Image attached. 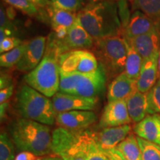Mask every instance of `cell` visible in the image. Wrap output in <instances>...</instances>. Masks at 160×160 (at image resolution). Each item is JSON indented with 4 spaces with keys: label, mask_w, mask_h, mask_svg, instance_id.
Listing matches in <instances>:
<instances>
[{
    "label": "cell",
    "mask_w": 160,
    "mask_h": 160,
    "mask_svg": "<svg viewBox=\"0 0 160 160\" xmlns=\"http://www.w3.org/2000/svg\"><path fill=\"white\" fill-rule=\"evenodd\" d=\"M93 111H72L57 113L56 124L58 127L72 131H85L97 122Z\"/></svg>",
    "instance_id": "cell-11"
},
{
    "label": "cell",
    "mask_w": 160,
    "mask_h": 160,
    "mask_svg": "<svg viewBox=\"0 0 160 160\" xmlns=\"http://www.w3.org/2000/svg\"><path fill=\"white\" fill-rule=\"evenodd\" d=\"M23 42V41L17 37H6L2 42H0V53L2 54L6 52L11 51Z\"/></svg>",
    "instance_id": "cell-32"
},
{
    "label": "cell",
    "mask_w": 160,
    "mask_h": 160,
    "mask_svg": "<svg viewBox=\"0 0 160 160\" xmlns=\"http://www.w3.org/2000/svg\"><path fill=\"white\" fill-rule=\"evenodd\" d=\"M158 59L159 53L142 61L141 71L137 79L138 91L147 93L157 82L159 78Z\"/></svg>",
    "instance_id": "cell-18"
},
{
    "label": "cell",
    "mask_w": 160,
    "mask_h": 160,
    "mask_svg": "<svg viewBox=\"0 0 160 160\" xmlns=\"http://www.w3.org/2000/svg\"><path fill=\"white\" fill-rule=\"evenodd\" d=\"M54 7L65 11L78 13L85 7L84 0H50Z\"/></svg>",
    "instance_id": "cell-31"
},
{
    "label": "cell",
    "mask_w": 160,
    "mask_h": 160,
    "mask_svg": "<svg viewBox=\"0 0 160 160\" xmlns=\"http://www.w3.org/2000/svg\"><path fill=\"white\" fill-rule=\"evenodd\" d=\"M142 160H160V146L137 137Z\"/></svg>",
    "instance_id": "cell-28"
},
{
    "label": "cell",
    "mask_w": 160,
    "mask_h": 160,
    "mask_svg": "<svg viewBox=\"0 0 160 160\" xmlns=\"http://www.w3.org/2000/svg\"><path fill=\"white\" fill-rule=\"evenodd\" d=\"M13 8L17 9L24 14L32 17L41 19L43 17L42 10L39 6L31 2L28 0H2Z\"/></svg>",
    "instance_id": "cell-26"
},
{
    "label": "cell",
    "mask_w": 160,
    "mask_h": 160,
    "mask_svg": "<svg viewBox=\"0 0 160 160\" xmlns=\"http://www.w3.org/2000/svg\"><path fill=\"white\" fill-rule=\"evenodd\" d=\"M60 56L52 40L48 37L45 55L37 68L24 77L25 84L47 97H53L59 88Z\"/></svg>",
    "instance_id": "cell-3"
},
{
    "label": "cell",
    "mask_w": 160,
    "mask_h": 160,
    "mask_svg": "<svg viewBox=\"0 0 160 160\" xmlns=\"http://www.w3.org/2000/svg\"><path fill=\"white\" fill-rule=\"evenodd\" d=\"M135 134L160 146V114H148L133 127Z\"/></svg>",
    "instance_id": "cell-20"
},
{
    "label": "cell",
    "mask_w": 160,
    "mask_h": 160,
    "mask_svg": "<svg viewBox=\"0 0 160 160\" xmlns=\"http://www.w3.org/2000/svg\"><path fill=\"white\" fill-rule=\"evenodd\" d=\"M47 41L48 38L43 36L28 41L25 53L16 66L18 71L28 73L37 68L45 55Z\"/></svg>",
    "instance_id": "cell-12"
},
{
    "label": "cell",
    "mask_w": 160,
    "mask_h": 160,
    "mask_svg": "<svg viewBox=\"0 0 160 160\" xmlns=\"http://www.w3.org/2000/svg\"><path fill=\"white\" fill-rule=\"evenodd\" d=\"M131 126L125 125L119 127L106 128L95 133L96 141L103 151L116 148L131 133Z\"/></svg>",
    "instance_id": "cell-17"
},
{
    "label": "cell",
    "mask_w": 160,
    "mask_h": 160,
    "mask_svg": "<svg viewBox=\"0 0 160 160\" xmlns=\"http://www.w3.org/2000/svg\"><path fill=\"white\" fill-rule=\"evenodd\" d=\"M105 152L108 157L110 160H127L122 153L117 148H116L107 150V151H105Z\"/></svg>",
    "instance_id": "cell-36"
},
{
    "label": "cell",
    "mask_w": 160,
    "mask_h": 160,
    "mask_svg": "<svg viewBox=\"0 0 160 160\" xmlns=\"http://www.w3.org/2000/svg\"><path fill=\"white\" fill-rule=\"evenodd\" d=\"M0 28L7 29L13 31L15 33H17V28L8 16L7 12L2 4L0 7Z\"/></svg>",
    "instance_id": "cell-34"
},
{
    "label": "cell",
    "mask_w": 160,
    "mask_h": 160,
    "mask_svg": "<svg viewBox=\"0 0 160 160\" xmlns=\"http://www.w3.org/2000/svg\"><path fill=\"white\" fill-rule=\"evenodd\" d=\"M128 1H129V0H128Z\"/></svg>",
    "instance_id": "cell-45"
},
{
    "label": "cell",
    "mask_w": 160,
    "mask_h": 160,
    "mask_svg": "<svg viewBox=\"0 0 160 160\" xmlns=\"http://www.w3.org/2000/svg\"><path fill=\"white\" fill-rule=\"evenodd\" d=\"M159 28H160V24H159ZM158 64H159V74L160 78V48L159 51V59H158Z\"/></svg>",
    "instance_id": "cell-43"
},
{
    "label": "cell",
    "mask_w": 160,
    "mask_h": 160,
    "mask_svg": "<svg viewBox=\"0 0 160 160\" xmlns=\"http://www.w3.org/2000/svg\"><path fill=\"white\" fill-rule=\"evenodd\" d=\"M132 122L128 111L126 100L108 102L99 122L100 128L129 125Z\"/></svg>",
    "instance_id": "cell-13"
},
{
    "label": "cell",
    "mask_w": 160,
    "mask_h": 160,
    "mask_svg": "<svg viewBox=\"0 0 160 160\" xmlns=\"http://www.w3.org/2000/svg\"><path fill=\"white\" fill-rule=\"evenodd\" d=\"M60 71L65 73H91L99 68V62L89 50H73L59 57Z\"/></svg>",
    "instance_id": "cell-9"
},
{
    "label": "cell",
    "mask_w": 160,
    "mask_h": 160,
    "mask_svg": "<svg viewBox=\"0 0 160 160\" xmlns=\"http://www.w3.org/2000/svg\"><path fill=\"white\" fill-rule=\"evenodd\" d=\"M8 132L19 151H28L42 157L53 154L52 132L48 125L20 117L10 123Z\"/></svg>",
    "instance_id": "cell-2"
},
{
    "label": "cell",
    "mask_w": 160,
    "mask_h": 160,
    "mask_svg": "<svg viewBox=\"0 0 160 160\" xmlns=\"http://www.w3.org/2000/svg\"><path fill=\"white\" fill-rule=\"evenodd\" d=\"M91 52L102 67L108 79H113L125 71L127 47L122 34L96 40Z\"/></svg>",
    "instance_id": "cell-6"
},
{
    "label": "cell",
    "mask_w": 160,
    "mask_h": 160,
    "mask_svg": "<svg viewBox=\"0 0 160 160\" xmlns=\"http://www.w3.org/2000/svg\"><path fill=\"white\" fill-rule=\"evenodd\" d=\"M21 118L33 120L46 125L56 123V113L52 99L24 84L18 90L14 103Z\"/></svg>",
    "instance_id": "cell-4"
},
{
    "label": "cell",
    "mask_w": 160,
    "mask_h": 160,
    "mask_svg": "<svg viewBox=\"0 0 160 160\" xmlns=\"http://www.w3.org/2000/svg\"><path fill=\"white\" fill-rule=\"evenodd\" d=\"M37 156L34 153L28 151H21L17 156H16L14 160H36Z\"/></svg>",
    "instance_id": "cell-37"
},
{
    "label": "cell",
    "mask_w": 160,
    "mask_h": 160,
    "mask_svg": "<svg viewBox=\"0 0 160 160\" xmlns=\"http://www.w3.org/2000/svg\"><path fill=\"white\" fill-rule=\"evenodd\" d=\"M27 42L28 41H25L22 45L18 46L17 48L12 51L2 53L0 56L1 67L5 68H11L13 66H17L25 53Z\"/></svg>",
    "instance_id": "cell-27"
},
{
    "label": "cell",
    "mask_w": 160,
    "mask_h": 160,
    "mask_svg": "<svg viewBox=\"0 0 160 160\" xmlns=\"http://www.w3.org/2000/svg\"><path fill=\"white\" fill-rule=\"evenodd\" d=\"M124 37V36H123ZM126 40V47H127V57L125 68V73L131 79L137 80L139 76L141 71L142 65V58L136 50L132 47L129 42Z\"/></svg>",
    "instance_id": "cell-24"
},
{
    "label": "cell",
    "mask_w": 160,
    "mask_h": 160,
    "mask_svg": "<svg viewBox=\"0 0 160 160\" xmlns=\"http://www.w3.org/2000/svg\"><path fill=\"white\" fill-rule=\"evenodd\" d=\"M36 160H43V159H42V158H37Z\"/></svg>",
    "instance_id": "cell-44"
},
{
    "label": "cell",
    "mask_w": 160,
    "mask_h": 160,
    "mask_svg": "<svg viewBox=\"0 0 160 160\" xmlns=\"http://www.w3.org/2000/svg\"><path fill=\"white\" fill-rule=\"evenodd\" d=\"M53 36L57 39L64 37L77 20V13L57 8L53 5L45 8Z\"/></svg>",
    "instance_id": "cell-14"
},
{
    "label": "cell",
    "mask_w": 160,
    "mask_h": 160,
    "mask_svg": "<svg viewBox=\"0 0 160 160\" xmlns=\"http://www.w3.org/2000/svg\"><path fill=\"white\" fill-rule=\"evenodd\" d=\"M128 111L132 122L138 123L148 115L147 93L136 91L126 99Z\"/></svg>",
    "instance_id": "cell-21"
},
{
    "label": "cell",
    "mask_w": 160,
    "mask_h": 160,
    "mask_svg": "<svg viewBox=\"0 0 160 160\" xmlns=\"http://www.w3.org/2000/svg\"><path fill=\"white\" fill-rule=\"evenodd\" d=\"M42 159L43 160H62L60 157H57V156L53 155V154L46 156V157H43Z\"/></svg>",
    "instance_id": "cell-41"
},
{
    "label": "cell",
    "mask_w": 160,
    "mask_h": 160,
    "mask_svg": "<svg viewBox=\"0 0 160 160\" xmlns=\"http://www.w3.org/2000/svg\"><path fill=\"white\" fill-rule=\"evenodd\" d=\"M78 134L87 160H110L96 141L94 132L85 130L78 131Z\"/></svg>",
    "instance_id": "cell-22"
},
{
    "label": "cell",
    "mask_w": 160,
    "mask_h": 160,
    "mask_svg": "<svg viewBox=\"0 0 160 160\" xmlns=\"http://www.w3.org/2000/svg\"><path fill=\"white\" fill-rule=\"evenodd\" d=\"M8 106V102L0 104V117H1V121H2V119L5 117Z\"/></svg>",
    "instance_id": "cell-40"
},
{
    "label": "cell",
    "mask_w": 160,
    "mask_h": 160,
    "mask_svg": "<svg viewBox=\"0 0 160 160\" xmlns=\"http://www.w3.org/2000/svg\"><path fill=\"white\" fill-rule=\"evenodd\" d=\"M14 144L6 132L0 134V160H14Z\"/></svg>",
    "instance_id": "cell-29"
},
{
    "label": "cell",
    "mask_w": 160,
    "mask_h": 160,
    "mask_svg": "<svg viewBox=\"0 0 160 160\" xmlns=\"http://www.w3.org/2000/svg\"><path fill=\"white\" fill-rule=\"evenodd\" d=\"M148 114H160V78L157 82L147 93Z\"/></svg>",
    "instance_id": "cell-30"
},
{
    "label": "cell",
    "mask_w": 160,
    "mask_h": 160,
    "mask_svg": "<svg viewBox=\"0 0 160 160\" xmlns=\"http://www.w3.org/2000/svg\"><path fill=\"white\" fill-rule=\"evenodd\" d=\"M13 89H14L13 85H11L0 90V104L8 102L10 98L13 95Z\"/></svg>",
    "instance_id": "cell-35"
},
{
    "label": "cell",
    "mask_w": 160,
    "mask_h": 160,
    "mask_svg": "<svg viewBox=\"0 0 160 160\" xmlns=\"http://www.w3.org/2000/svg\"><path fill=\"white\" fill-rule=\"evenodd\" d=\"M77 18L95 41L122 34L117 1L87 4L78 12Z\"/></svg>",
    "instance_id": "cell-1"
},
{
    "label": "cell",
    "mask_w": 160,
    "mask_h": 160,
    "mask_svg": "<svg viewBox=\"0 0 160 160\" xmlns=\"http://www.w3.org/2000/svg\"><path fill=\"white\" fill-rule=\"evenodd\" d=\"M13 84H12L11 77L7 74H2L1 79H0V88L3 89Z\"/></svg>",
    "instance_id": "cell-38"
},
{
    "label": "cell",
    "mask_w": 160,
    "mask_h": 160,
    "mask_svg": "<svg viewBox=\"0 0 160 160\" xmlns=\"http://www.w3.org/2000/svg\"><path fill=\"white\" fill-rule=\"evenodd\" d=\"M52 153L62 160H87L78 131L58 127L52 131Z\"/></svg>",
    "instance_id": "cell-7"
},
{
    "label": "cell",
    "mask_w": 160,
    "mask_h": 160,
    "mask_svg": "<svg viewBox=\"0 0 160 160\" xmlns=\"http://www.w3.org/2000/svg\"><path fill=\"white\" fill-rule=\"evenodd\" d=\"M132 11H139L156 23H160V0H129Z\"/></svg>",
    "instance_id": "cell-23"
},
{
    "label": "cell",
    "mask_w": 160,
    "mask_h": 160,
    "mask_svg": "<svg viewBox=\"0 0 160 160\" xmlns=\"http://www.w3.org/2000/svg\"><path fill=\"white\" fill-rule=\"evenodd\" d=\"M151 18L139 11L133 12L127 25L122 30V35L127 39H131L139 36L145 34L158 27Z\"/></svg>",
    "instance_id": "cell-19"
},
{
    "label": "cell",
    "mask_w": 160,
    "mask_h": 160,
    "mask_svg": "<svg viewBox=\"0 0 160 160\" xmlns=\"http://www.w3.org/2000/svg\"><path fill=\"white\" fill-rule=\"evenodd\" d=\"M51 99L56 113H59L72 111H93L99 99L57 92Z\"/></svg>",
    "instance_id": "cell-10"
},
{
    "label": "cell",
    "mask_w": 160,
    "mask_h": 160,
    "mask_svg": "<svg viewBox=\"0 0 160 160\" xmlns=\"http://www.w3.org/2000/svg\"><path fill=\"white\" fill-rule=\"evenodd\" d=\"M48 38L52 40L60 55L73 50L91 49L95 42V40L84 28L78 18L65 37L57 39L53 34H51Z\"/></svg>",
    "instance_id": "cell-8"
},
{
    "label": "cell",
    "mask_w": 160,
    "mask_h": 160,
    "mask_svg": "<svg viewBox=\"0 0 160 160\" xmlns=\"http://www.w3.org/2000/svg\"><path fill=\"white\" fill-rule=\"evenodd\" d=\"M107 77L102 66L87 73L60 71L59 91L88 98H98L105 93Z\"/></svg>",
    "instance_id": "cell-5"
},
{
    "label": "cell",
    "mask_w": 160,
    "mask_h": 160,
    "mask_svg": "<svg viewBox=\"0 0 160 160\" xmlns=\"http://www.w3.org/2000/svg\"><path fill=\"white\" fill-rule=\"evenodd\" d=\"M127 1L128 0H118L117 1L118 12H119L122 26V30L127 25L130 18H131L129 16L128 5Z\"/></svg>",
    "instance_id": "cell-33"
},
{
    "label": "cell",
    "mask_w": 160,
    "mask_h": 160,
    "mask_svg": "<svg viewBox=\"0 0 160 160\" xmlns=\"http://www.w3.org/2000/svg\"><path fill=\"white\" fill-rule=\"evenodd\" d=\"M28 1L43 9H45L52 4L50 0H28Z\"/></svg>",
    "instance_id": "cell-39"
},
{
    "label": "cell",
    "mask_w": 160,
    "mask_h": 160,
    "mask_svg": "<svg viewBox=\"0 0 160 160\" xmlns=\"http://www.w3.org/2000/svg\"><path fill=\"white\" fill-rule=\"evenodd\" d=\"M137 91V81L130 78L125 72L114 78L108 87V102L126 100Z\"/></svg>",
    "instance_id": "cell-16"
},
{
    "label": "cell",
    "mask_w": 160,
    "mask_h": 160,
    "mask_svg": "<svg viewBox=\"0 0 160 160\" xmlns=\"http://www.w3.org/2000/svg\"><path fill=\"white\" fill-rule=\"evenodd\" d=\"M143 60L159 53L160 48V28L131 39H127Z\"/></svg>",
    "instance_id": "cell-15"
},
{
    "label": "cell",
    "mask_w": 160,
    "mask_h": 160,
    "mask_svg": "<svg viewBox=\"0 0 160 160\" xmlns=\"http://www.w3.org/2000/svg\"><path fill=\"white\" fill-rule=\"evenodd\" d=\"M117 148L127 160H142L137 136L133 133H130L128 137L117 146Z\"/></svg>",
    "instance_id": "cell-25"
},
{
    "label": "cell",
    "mask_w": 160,
    "mask_h": 160,
    "mask_svg": "<svg viewBox=\"0 0 160 160\" xmlns=\"http://www.w3.org/2000/svg\"><path fill=\"white\" fill-rule=\"evenodd\" d=\"M89 3H97V2H102L108 1H118V0H87Z\"/></svg>",
    "instance_id": "cell-42"
}]
</instances>
